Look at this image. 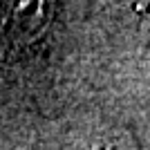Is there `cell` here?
<instances>
[{
	"instance_id": "6da1fadb",
	"label": "cell",
	"mask_w": 150,
	"mask_h": 150,
	"mask_svg": "<svg viewBox=\"0 0 150 150\" xmlns=\"http://www.w3.org/2000/svg\"><path fill=\"white\" fill-rule=\"evenodd\" d=\"M56 0H0V54L29 47L54 18Z\"/></svg>"
},
{
	"instance_id": "7a4b0ae2",
	"label": "cell",
	"mask_w": 150,
	"mask_h": 150,
	"mask_svg": "<svg viewBox=\"0 0 150 150\" xmlns=\"http://www.w3.org/2000/svg\"><path fill=\"white\" fill-rule=\"evenodd\" d=\"M128 5L132 7V11L141 16L144 20H150V0H128Z\"/></svg>"
}]
</instances>
